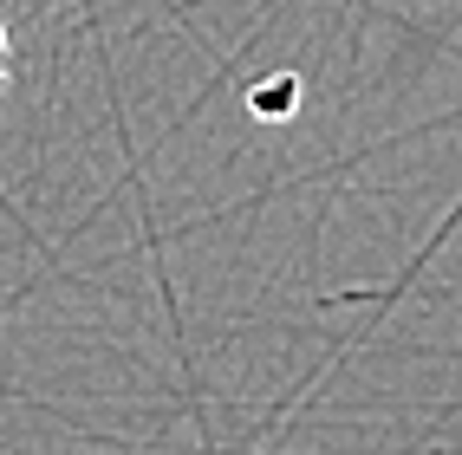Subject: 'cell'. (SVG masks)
<instances>
[{
	"instance_id": "6da1fadb",
	"label": "cell",
	"mask_w": 462,
	"mask_h": 455,
	"mask_svg": "<svg viewBox=\"0 0 462 455\" xmlns=\"http://www.w3.org/2000/svg\"><path fill=\"white\" fill-rule=\"evenodd\" d=\"M14 85V40H7V0H0V98Z\"/></svg>"
}]
</instances>
